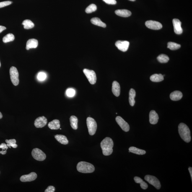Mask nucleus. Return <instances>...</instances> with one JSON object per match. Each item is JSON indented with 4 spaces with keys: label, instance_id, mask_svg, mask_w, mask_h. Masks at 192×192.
<instances>
[{
    "label": "nucleus",
    "instance_id": "obj_2",
    "mask_svg": "<svg viewBox=\"0 0 192 192\" xmlns=\"http://www.w3.org/2000/svg\"><path fill=\"white\" fill-rule=\"evenodd\" d=\"M179 134L182 139L186 143H189L191 140V133L187 125L183 123H180L178 126Z\"/></svg>",
    "mask_w": 192,
    "mask_h": 192
},
{
    "label": "nucleus",
    "instance_id": "obj_18",
    "mask_svg": "<svg viewBox=\"0 0 192 192\" xmlns=\"http://www.w3.org/2000/svg\"><path fill=\"white\" fill-rule=\"evenodd\" d=\"M115 14L120 17H128L131 15V12L128 10L118 9L115 11Z\"/></svg>",
    "mask_w": 192,
    "mask_h": 192
},
{
    "label": "nucleus",
    "instance_id": "obj_35",
    "mask_svg": "<svg viewBox=\"0 0 192 192\" xmlns=\"http://www.w3.org/2000/svg\"><path fill=\"white\" fill-rule=\"evenodd\" d=\"M67 95L69 97H74L75 94V91L74 89L71 88L68 89L66 91Z\"/></svg>",
    "mask_w": 192,
    "mask_h": 192
},
{
    "label": "nucleus",
    "instance_id": "obj_16",
    "mask_svg": "<svg viewBox=\"0 0 192 192\" xmlns=\"http://www.w3.org/2000/svg\"><path fill=\"white\" fill-rule=\"evenodd\" d=\"M38 45V41L35 39H30L27 41L26 45V49L29 50L31 48H36Z\"/></svg>",
    "mask_w": 192,
    "mask_h": 192
},
{
    "label": "nucleus",
    "instance_id": "obj_28",
    "mask_svg": "<svg viewBox=\"0 0 192 192\" xmlns=\"http://www.w3.org/2000/svg\"><path fill=\"white\" fill-rule=\"evenodd\" d=\"M24 25V28L25 29H29L33 28L34 27V23L30 20H25L22 23Z\"/></svg>",
    "mask_w": 192,
    "mask_h": 192
},
{
    "label": "nucleus",
    "instance_id": "obj_30",
    "mask_svg": "<svg viewBox=\"0 0 192 192\" xmlns=\"http://www.w3.org/2000/svg\"><path fill=\"white\" fill-rule=\"evenodd\" d=\"M181 47V45L173 42H170L167 43V48L172 50L179 49Z\"/></svg>",
    "mask_w": 192,
    "mask_h": 192
},
{
    "label": "nucleus",
    "instance_id": "obj_33",
    "mask_svg": "<svg viewBox=\"0 0 192 192\" xmlns=\"http://www.w3.org/2000/svg\"><path fill=\"white\" fill-rule=\"evenodd\" d=\"M97 10V6L95 4H92L88 6L85 9V12L87 13H91L94 12Z\"/></svg>",
    "mask_w": 192,
    "mask_h": 192
},
{
    "label": "nucleus",
    "instance_id": "obj_22",
    "mask_svg": "<svg viewBox=\"0 0 192 192\" xmlns=\"http://www.w3.org/2000/svg\"><path fill=\"white\" fill-rule=\"evenodd\" d=\"M55 138L58 142L61 144L66 145L68 144V141L66 136L61 135H57L55 136Z\"/></svg>",
    "mask_w": 192,
    "mask_h": 192
},
{
    "label": "nucleus",
    "instance_id": "obj_36",
    "mask_svg": "<svg viewBox=\"0 0 192 192\" xmlns=\"http://www.w3.org/2000/svg\"><path fill=\"white\" fill-rule=\"evenodd\" d=\"M46 78V75L45 73L43 72H40L39 73V74L37 76V78H38L39 80L41 81H43Z\"/></svg>",
    "mask_w": 192,
    "mask_h": 192
},
{
    "label": "nucleus",
    "instance_id": "obj_11",
    "mask_svg": "<svg viewBox=\"0 0 192 192\" xmlns=\"http://www.w3.org/2000/svg\"><path fill=\"white\" fill-rule=\"evenodd\" d=\"M116 121L123 131L128 132L130 130V126L128 123L125 121L121 117H116Z\"/></svg>",
    "mask_w": 192,
    "mask_h": 192
},
{
    "label": "nucleus",
    "instance_id": "obj_8",
    "mask_svg": "<svg viewBox=\"0 0 192 192\" xmlns=\"http://www.w3.org/2000/svg\"><path fill=\"white\" fill-rule=\"evenodd\" d=\"M145 180L146 181L153 186L157 189H160L161 184L158 179L153 176L146 175L144 177Z\"/></svg>",
    "mask_w": 192,
    "mask_h": 192
},
{
    "label": "nucleus",
    "instance_id": "obj_7",
    "mask_svg": "<svg viewBox=\"0 0 192 192\" xmlns=\"http://www.w3.org/2000/svg\"><path fill=\"white\" fill-rule=\"evenodd\" d=\"M83 71L91 84H94L97 81V76L95 71L87 69H84Z\"/></svg>",
    "mask_w": 192,
    "mask_h": 192
},
{
    "label": "nucleus",
    "instance_id": "obj_40",
    "mask_svg": "<svg viewBox=\"0 0 192 192\" xmlns=\"http://www.w3.org/2000/svg\"><path fill=\"white\" fill-rule=\"evenodd\" d=\"M6 27H4V26L0 25V33L2 32L3 31L6 30Z\"/></svg>",
    "mask_w": 192,
    "mask_h": 192
},
{
    "label": "nucleus",
    "instance_id": "obj_25",
    "mask_svg": "<svg viewBox=\"0 0 192 192\" xmlns=\"http://www.w3.org/2000/svg\"><path fill=\"white\" fill-rule=\"evenodd\" d=\"M134 179L135 182L136 183H139L140 184V186L143 189L146 190L147 189L148 187L147 184L145 183V182L143 181V180L139 178V177H135L134 178Z\"/></svg>",
    "mask_w": 192,
    "mask_h": 192
},
{
    "label": "nucleus",
    "instance_id": "obj_10",
    "mask_svg": "<svg viewBox=\"0 0 192 192\" xmlns=\"http://www.w3.org/2000/svg\"><path fill=\"white\" fill-rule=\"evenodd\" d=\"M130 43L126 41L118 40L115 43V46L118 50L123 52H126L129 48Z\"/></svg>",
    "mask_w": 192,
    "mask_h": 192
},
{
    "label": "nucleus",
    "instance_id": "obj_24",
    "mask_svg": "<svg viewBox=\"0 0 192 192\" xmlns=\"http://www.w3.org/2000/svg\"><path fill=\"white\" fill-rule=\"evenodd\" d=\"M164 76L162 74H155L152 75L150 77V80L153 82H159L163 81Z\"/></svg>",
    "mask_w": 192,
    "mask_h": 192
},
{
    "label": "nucleus",
    "instance_id": "obj_19",
    "mask_svg": "<svg viewBox=\"0 0 192 192\" xmlns=\"http://www.w3.org/2000/svg\"><path fill=\"white\" fill-rule=\"evenodd\" d=\"M170 98L173 101H178L183 97V94L180 91H175L172 92L170 95Z\"/></svg>",
    "mask_w": 192,
    "mask_h": 192
},
{
    "label": "nucleus",
    "instance_id": "obj_9",
    "mask_svg": "<svg viewBox=\"0 0 192 192\" xmlns=\"http://www.w3.org/2000/svg\"><path fill=\"white\" fill-rule=\"evenodd\" d=\"M148 28L154 30H158L162 28V24L160 22L153 20H149L145 23Z\"/></svg>",
    "mask_w": 192,
    "mask_h": 192
},
{
    "label": "nucleus",
    "instance_id": "obj_26",
    "mask_svg": "<svg viewBox=\"0 0 192 192\" xmlns=\"http://www.w3.org/2000/svg\"><path fill=\"white\" fill-rule=\"evenodd\" d=\"M129 151L133 153L138 154V155H144L146 153L145 151L141 149L134 147H131L129 148Z\"/></svg>",
    "mask_w": 192,
    "mask_h": 192
},
{
    "label": "nucleus",
    "instance_id": "obj_6",
    "mask_svg": "<svg viewBox=\"0 0 192 192\" xmlns=\"http://www.w3.org/2000/svg\"><path fill=\"white\" fill-rule=\"evenodd\" d=\"M32 154L34 158L37 160L43 161L46 158V156L45 153L41 150L37 148H35L32 150Z\"/></svg>",
    "mask_w": 192,
    "mask_h": 192
},
{
    "label": "nucleus",
    "instance_id": "obj_44",
    "mask_svg": "<svg viewBox=\"0 0 192 192\" xmlns=\"http://www.w3.org/2000/svg\"><path fill=\"white\" fill-rule=\"evenodd\" d=\"M1 62H0V67H1Z\"/></svg>",
    "mask_w": 192,
    "mask_h": 192
},
{
    "label": "nucleus",
    "instance_id": "obj_15",
    "mask_svg": "<svg viewBox=\"0 0 192 192\" xmlns=\"http://www.w3.org/2000/svg\"><path fill=\"white\" fill-rule=\"evenodd\" d=\"M149 122L151 124H157L158 122L159 116L154 110L151 111L149 115Z\"/></svg>",
    "mask_w": 192,
    "mask_h": 192
},
{
    "label": "nucleus",
    "instance_id": "obj_1",
    "mask_svg": "<svg viewBox=\"0 0 192 192\" xmlns=\"http://www.w3.org/2000/svg\"><path fill=\"white\" fill-rule=\"evenodd\" d=\"M100 146L102 150V153L104 155L109 156L113 153L114 142L111 138L106 137L101 142Z\"/></svg>",
    "mask_w": 192,
    "mask_h": 192
},
{
    "label": "nucleus",
    "instance_id": "obj_42",
    "mask_svg": "<svg viewBox=\"0 0 192 192\" xmlns=\"http://www.w3.org/2000/svg\"><path fill=\"white\" fill-rule=\"evenodd\" d=\"M3 118V115L1 112H0V119Z\"/></svg>",
    "mask_w": 192,
    "mask_h": 192
},
{
    "label": "nucleus",
    "instance_id": "obj_23",
    "mask_svg": "<svg viewBox=\"0 0 192 192\" xmlns=\"http://www.w3.org/2000/svg\"><path fill=\"white\" fill-rule=\"evenodd\" d=\"M91 22L94 25L103 27H106V24L105 23L102 22L99 18L95 17L92 18L91 20Z\"/></svg>",
    "mask_w": 192,
    "mask_h": 192
},
{
    "label": "nucleus",
    "instance_id": "obj_27",
    "mask_svg": "<svg viewBox=\"0 0 192 192\" xmlns=\"http://www.w3.org/2000/svg\"><path fill=\"white\" fill-rule=\"evenodd\" d=\"M70 122L73 129L75 130L77 129L78 119L77 117L75 116H71L70 118Z\"/></svg>",
    "mask_w": 192,
    "mask_h": 192
},
{
    "label": "nucleus",
    "instance_id": "obj_39",
    "mask_svg": "<svg viewBox=\"0 0 192 192\" xmlns=\"http://www.w3.org/2000/svg\"><path fill=\"white\" fill-rule=\"evenodd\" d=\"M55 190V188L53 186H50L48 187L46 190H45V192H54Z\"/></svg>",
    "mask_w": 192,
    "mask_h": 192
},
{
    "label": "nucleus",
    "instance_id": "obj_43",
    "mask_svg": "<svg viewBox=\"0 0 192 192\" xmlns=\"http://www.w3.org/2000/svg\"><path fill=\"white\" fill-rule=\"evenodd\" d=\"M129 1H135L136 0H129Z\"/></svg>",
    "mask_w": 192,
    "mask_h": 192
},
{
    "label": "nucleus",
    "instance_id": "obj_37",
    "mask_svg": "<svg viewBox=\"0 0 192 192\" xmlns=\"http://www.w3.org/2000/svg\"><path fill=\"white\" fill-rule=\"evenodd\" d=\"M12 1H4L0 2V8L9 6L12 4Z\"/></svg>",
    "mask_w": 192,
    "mask_h": 192
},
{
    "label": "nucleus",
    "instance_id": "obj_4",
    "mask_svg": "<svg viewBox=\"0 0 192 192\" xmlns=\"http://www.w3.org/2000/svg\"><path fill=\"white\" fill-rule=\"evenodd\" d=\"M87 126L89 135L92 136L95 134L97 129V123L95 120L91 117H88L87 119Z\"/></svg>",
    "mask_w": 192,
    "mask_h": 192
},
{
    "label": "nucleus",
    "instance_id": "obj_29",
    "mask_svg": "<svg viewBox=\"0 0 192 192\" xmlns=\"http://www.w3.org/2000/svg\"><path fill=\"white\" fill-rule=\"evenodd\" d=\"M157 59L159 62L166 63L168 62L170 60V58L166 55L161 54L157 57Z\"/></svg>",
    "mask_w": 192,
    "mask_h": 192
},
{
    "label": "nucleus",
    "instance_id": "obj_14",
    "mask_svg": "<svg viewBox=\"0 0 192 192\" xmlns=\"http://www.w3.org/2000/svg\"><path fill=\"white\" fill-rule=\"evenodd\" d=\"M37 178V174L35 172H32L29 174L22 176L20 177V180L22 182H30L35 180Z\"/></svg>",
    "mask_w": 192,
    "mask_h": 192
},
{
    "label": "nucleus",
    "instance_id": "obj_41",
    "mask_svg": "<svg viewBox=\"0 0 192 192\" xmlns=\"http://www.w3.org/2000/svg\"><path fill=\"white\" fill-rule=\"evenodd\" d=\"M188 170L190 172V175H191V179H192V167H190L188 169Z\"/></svg>",
    "mask_w": 192,
    "mask_h": 192
},
{
    "label": "nucleus",
    "instance_id": "obj_34",
    "mask_svg": "<svg viewBox=\"0 0 192 192\" xmlns=\"http://www.w3.org/2000/svg\"><path fill=\"white\" fill-rule=\"evenodd\" d=\"M0 149H2V151H0V154H1L3 155H4L6 154L8 147L6 144L5 143H2L0 145Z\"/></svg>",
    "mask_w": 192,
    "mask_h": 192
},
{
    "label": "nucleus",
    "instance_id": "obj_21",
    "mask_svg": "<svg viewBox=\"0 0 192 192\" xmlns=\"http://www.w3.org/2000/svg\"><path fill=\"white\" fill-rule=\"evenodd\" d=\"M136 94V92L134 89L132 88L130 89L129 93V102L131 106H133L135 103V97Z\"/></svg>",
    "mask_w": 192,
    "mask_h": 192
},
{
    "label": "nucleus",
    "instance_id": "obj_32",
    "mask_svg": "<svg viewBox=\"0 0 192 192\" xmlns=\"http://www.w3.org/2000/svg\"><path fill=\"white\" fill-rule=\"evenodd\" d=\"M6 142L7 144L6 145L10 149L11 147L16 148L18 147L17 144H16V141L15 139H6Z\"/></svg>",
    "mask_w": 192,
    "mask_h": 192
},
{
    "label": "nucleus",
    "instance_id": "obj_12",
    "mask_svg": "<svg viewBox=\"0 0 192 192\" xmlns=\"http://www.w3.org/2000/svg\"><path fill=\"white\" fill-rule=\"evenodd\" d=\"M47 123L48 121L46 118L43 116L39 117L35 120L34 125L37 128H43L47 125Z\"/></svg>",
    "mask_w": 192,
    "mask_h": 192
},
{
    "label": "nucleus",
    "instance_id": "obj_5",
    "mask_svg": "<svg viewBox=\"0 0 192 192\" xmlns=\"http://www.w3.org/2000/svg\"><path fill=\"white\" fill-rule=\"evenodd\" d=\"M9 72L11 82L14 85L17 86L19 84V74L17 68L14 66L11 67Z\"/></svg>",
    "mask_w": 192,
    "mask_h": 192
},
{
    "label": "nucleus",
    "instance_id": "obj_38",
    "mask_svg": "<svg viewBox=\"0 0 192 192\" xmlns=\"http://www.w3.org/2000/svg\"><path fill=\"white\" fill-rule=\"evenodd\" d=\"M102 1L108 4L115 5L117 3L116 0H102Z\"/></svg>",
    "mask_w": 192,
    "mask_h": 192
},
{
    "label": "nucleus",
    "instance_id": "obj_13",
    "mask_svg": "<svg viewBox=\"0 0 192 192\" xmlns=\"http://www.w3.org/2000/svg\"><path fill=\"white\" fill-rule=\"evenodd\" d=\"M174 26V31L178 35L183 33V30L181 27V22L179 20L177 19H174L172 20Z\"/></svg>",
    "mask_w": 192,
    "mask_h": 192
},
{
    "label": "nucleus",
    "instance_id": "obj_3",
    "mask_svg": "<svg viewBox=\"0 0 192 192\" xmlns=\"http://www.w3.org/2000/svg\"><path fill=\"white\" fill-rule=\"evenodd\" d=\"M76 168L78 171L83 173H92L95 170V167L92 164L85 162L78 163Z\"/></svg>",
    "mask_w": 192,
    "mask_h": 192
},
{
    "label": "nucleus",
    "instance_id": "obj_17",
    "mask_svg": "<svg viewBox=\"0 0 192 192\" xmlns=\"http://www.w3.org/2000/svg\"><path fill=\"white\" fill-rule=\"evenodd\" d=\"M112 91L113 93L117 97H118L120 94V87L119 83L114 81L113 83Z\"/></svg>",
    "mask_w": 192,
    "mask_h": 192
},
{
    "label": "nucleus",
    "instance_id": "obj_31",
    "mask_svg": "<svg viewBox=\"0 0 192 192\" xmlns=\"http://www.w3.org/2000/svg\"><path fill=\"white\" fill-rule=\"evenodd\" d=\"M15 37L12 34H8L3 37V41L4 43H7L8 42L12 41H14Z\"/></svg>",
    "mask_w": 192,
    "mask_h": 192
},
{
    "label": "nucleus",
    "instance_id": "obj_20",
    "mask_svg": "<svg viewBox=\"0 0 192 192\" xmlns=\"http://www.w3.org/2000/svg\"><path fill=\"white\" fill-rule=\"evenodd\" d=\"M48 127L51 130H58L60 128L59 120L55 119L50 122L48 125Z\"/></svg>",
    "mask_w": 192,
    "mask_h": 192
}]
</instances>
